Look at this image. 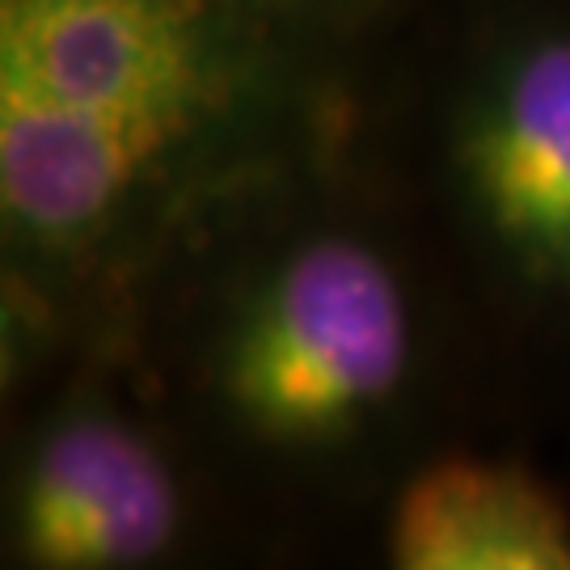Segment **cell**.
I'll return each mask as SVG.
<instances>
[{
	"label": "cell",
	"mask_w": 570,
	"mask_h": 570,
	"mask_svg": "<svg viewBox=\"0 0 570 570\" xmlns=\"http://www.w3.org/2000/svg\"><path fill=\"white\" fill-rule=\"evenodd\" d=\"M452 157L494 249L529 284L570 287V35H532L490 63Z\"/></svg>",
	"instance_id": "3957f363"
},
{
	"label": "cell",
	"mask_w": 570,
	"mask_h": 570,
	"mask_svg": "<svg viewBox=\"0 0 570 570\" xmlns=\"http://www.w3.org/2000/svg\"><path fill=\"white\" fill-rule=\"evenodd\" d=\"M254 9H271V13H301V9H317L326 0H245Z\"/></svg>",
	"instance_id": "8992f818"
},
{
	"label": "cell",
	"mask_w": 570,
	"mask_h": 570,
	"mask_svg": "<svg viewBox=\"0 0 570 570\" xmlns=\"http://www.w3.org/2000/svg\"><path fill=\"white\" fill-rule=\"evenodd\" d=\"M410 360L397 271L355 237H313L249 292L220 351V389L258 440L317 449L389 406Z\"/></svg>",
	"instance_id": "7a4b0ae2"
},
{
	"label": "cell",
	"mask_w": 570,
	"mask_h": 570,
	"mask_svg": "<svg viewBox=\"0 0 570 570\" xmlns=\"http://www.w3.org/2000/svg\"><path fill=\"white\" fill-rule=\"evenodd\" d=\"M183 524L165 456L106 410H72L30 444L18 473V553L47 570L153 562Z\"/></svg>",
	"instance_id": "277c9868"
},
{
	"label": "cell",
	"mask_w": 570,
	"mask_h": 570,
	"mask_svg": "<svg viewBox=\"0 0 570 570\" xmlns=\"http://www.w3.org/2000/svg\"><path fill=\"white\" fill-rule=\"evenodd\" d=\"M397 570H570V511L511 461L444 456L410 478L389 511Z\"/></svg>",
	"instance_id": "5b68a950"
},
{
	"label": "cell",
	"mask_w": 570,
	"mask_h": 570,
	"mask_svg": "<svg viewBox=\"0 0 570 570\" xmlns=\"http://www.w3.org/2000/svg\"><path fill=\"white\" fill-rule=\"evenodd\" d=\"M242 94L220 0H0V212L85 254L183 169Z\"/></svg>",
	"instance_id": "6da1fadb"
}]
</instances>
